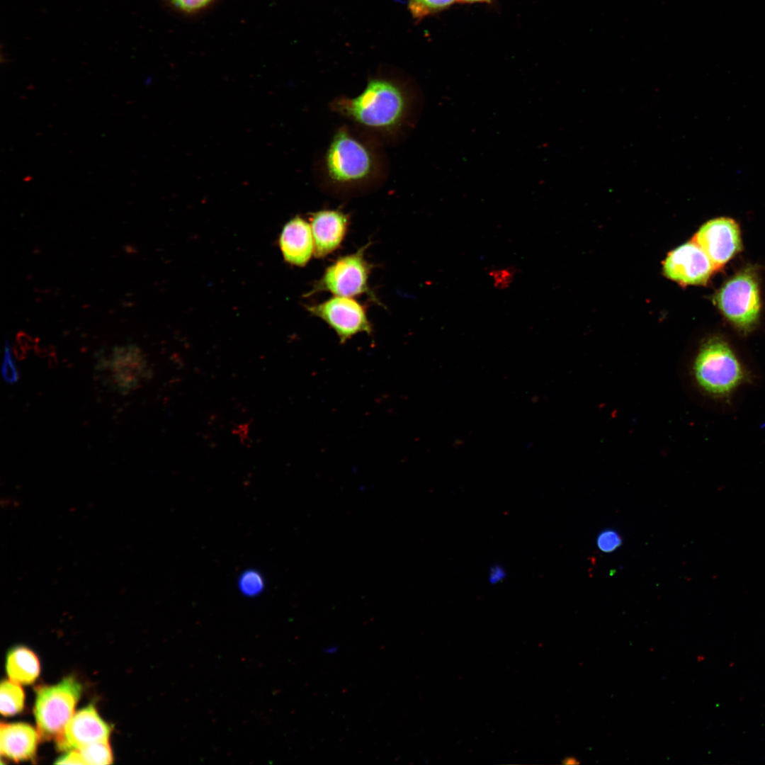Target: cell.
I'll list each match as a JSON object with an SVG mask.
<instances>
[{"mask_svg": "<svg viewBox=\"0 0 765 765\" xmlns=\"http://www.w3.org/2000/svg\"><path fill=\"white\" fill-rule=\"evenodd\" d=\"M424 104L422 91L407 75L380 71L356 96H336L334 113L370 134L385 146L402 142L414 130Z\"/></svg>", "mask_w": 765, "mask_h": 765, "instance_id": "6da1fadb", "label": "cell"}, {"mask_svg": "<svg viewBox=\"0 0 765 765\" xmlns=\"http://www.w3.org/2000/svg\"><path fill=\"white\" fill-rule=\"evenodd\" d=\"M388 174L385 145L351 123L335 130L313 167L319 188L341 198L378 190L386 181Z\"/></svg>", "mask_w": 765, "mask_h": 765, "instance_id": "7a4b0ae2", "label": "cell"}, {"mask_svg": "<svg viewBox=\"0 0 765 765\" xmlns=\"http://www.w3.org/2000/svg\"><path fill=\"white\" fill-rule=\"evenodd\" d=\"M691 368L698 390L722 404H730L737 392L754 380L747 364L718 336L709 338L701 344Z\"/></svg>", "mask_w": 765, "mask_h": 765, "instance_id": "3957f363", "label": "cell"}, {"mask_svg": "<svg viewBox=\"0 0 765 765\" xmlns=\"http://www.w3.org/2000/svg\"><path fill=\"white\" fill-rule=\"evenodd\" d=\"M367 246L335 260L325 269L322 277L305 296L319 292H329L334 296L348 298L366 294L380 305L368 285L373 265L365 258L364 252Z\"/></svg>", "mask_w": 765, "mask_h": 765, "instance_id": "277c9868", "label": "cell"}, {"mask_svg": "<svg viewBox=\"0 0 765 765\" xmlns=\"http://www.w3.org/2000/svg\"><path fill=\"white\" fill-rule=\"evenodd\" d=\"M81 686L73 677L38 690L34 709L38 732L43 740L57 737L73 716Z\"/></svg>", "mask_w": 765, "mask_h": 765, "instance_id": "5b68a950", "label": "cell"}, {"mask_svg": "<svg viewBox=\"0 0 765 765\" xmlns=\"http://www.w3.org/2000/svg\"><path fill=\"white\" fill-rule=\"evenodd\" d=\"M714 302L737 328L748 332L757 322L760 311L759 286L753 271H741L719 290Z\"/></svg>", "mask_w": 765, "mask_h": 765, "instance_id": "8992f818", "label": "cell"}, {"mask_svg": "<svg viewBox=\"0 0 765 765\" xmlns=\"http://www.w3.org/2000/svg\"><path fill=\"white\" fill-rule=\"evenodd\" d=\"M306 309L327 324L342 344L358 333H372L365 307L352 298L334 296L321 303L307 305Z\"/></svg>", "mask_w": 765, "mask_h": 765, "instance_id": "52a82bcc", "label": "cell"}, {"mask_svg": "<svg viewBox=\"0 0 765 765\" xmlns=\"http://www.w3.org/2000/svg\"><path fill=\"white\" fill-rule=\"evenodd\" d=\"M97 369H108L113 387L126 395L151 378L152 370L142 350L135 344L116 346L109 358H101Z\"/></svg>", "mask_w": 765, "mask_h": 765, "instance_id": "ba28073f", "label": "cell"}, {"mask_svg": "<svg viewBox=\"0 0 765 765\" xmlns=\"http://www.w3.org/2000/svg\"><path fill=\"white\" fill-rule=\"evenodd\" d=\"M693 241L704 251L717 270L742 248L739 226L729 217H718L706 222Z\"/></svg>", "mask_w": 765, "mask_h": 765, "instance_id": "9c48e42d", "label": "cell"}, {"mask_svg": "<svg viewBox=\"0 0 765 765\" xmlns=\"http://www.w3.org/2000/svg\"><path fill=\"white\" fill-rule=\"evenodd\" d=\"M663 270L669 278L685 285L705 284L718 271L693 240L671 251L664 262Z\"/></svg>", "mask_w": 765, "mask_h": 765, "instance_id": "30bf717a", "label": "cell"}, {"mask_svg": "<svg viewBox=\"0 0 765 765\" xmlns=\"http://www.w3.org/2000/svg\"><path fill=\"white\" fill-rule=\"evenodd\" d=\"M110 732L109 725L89 705L71 718L56 737L57 746L61 751L79 749L91 743L108 741Z\"/></svg>", "mask_w": 765, "mask_h": 765, "instance_id": "8fae6325", "label": "cell"}, {"mask_svg": "<svg viewBox=\"0 0 765 765\" xmlns=\"http://www.w3.org/2000/svg\"><path fill=\"white\" fill-rule=\"evenodd\" d=\"M310 224L314 239V255L324 258L342 243L348 227V216L340 210H321L312 212Z\"/></svg>", "mask_w": 765, "mask_h": 765, "instance_id": "7c38bea8", "label": "cell"}, {"mask_svg": "<svg viewBox=\"0 0 765 765\" xmlns=\"http://www.w3.org/2000/svg\"><path fill=\"white\" fill-rule=\"evenodd\" d=\"M278 244L285 261L292 266H306L314 251L310 222L300 215L290 219L280 232Z\"/></svg>", "mask_w": 765, "mask_h": 765, "instance_id": "4fadbf2b", "label": "cell"}, {"mask_svg": "<svg viewBox=\"0 0 765 765\" xmlns=\"http://www.w3.org/2000/svg\"><path fill=\"white\" fill-rule=\"evenodd\" d=\"M40 735L30 725L23 723H1V754L16 761L32 758Z\"/></svg>", "mask_w": 765, "mask_h": 765, "instance_id": "5bb4252c", "label": "cell"}, {"mask_svg": "<svg viewBox=\"0 0 765 765\" xmlns=\"http://www.w3.org/2000/svg\"><path fill=\"white\" fill-rule=\"evenodd\" d=\"M6 672L11 681L30 684L39 675V661L31 650L23 647H15L7 655Z\"/></svg>", "mask_w": 765, "mask_h": 765, "instance_id": "9a60e30c", "label": "cell"}, {"mask_svg": "<svg viewBox=\"0 0 765 765\" xmlns=\"http://www.w3.org/2000/svg\"><path fill=\"white\" fill-rule=\"evenodd\" d=\"M0 697V710L4 715H14L23 708L24 693L17 683L3 681L1 684Z\"/></svg>", "mask_w": 765, "mask_h": 765, "instance_id": "2e32d148", "label": "cell"}, {"mask_svg": "<svg viewBox=\"0 0 765 765\" xmlns=\"http://www.w3.org/2000/svg\"><path fill=\"white\" fill-rule=\"evenodd\" d=\"M84 764L104 765L113 761L112 752L108 741L89 744L78 749Z\"/></svg>", "mask_w": 765, "mask_h": 765, "instance_id": "e0dca14e", "label": "cell"}, {"mask_svg": "<svg viewBox=\"0 0 765 765\" xmlns=\"http://www.w3.org/2000/svg\"><path fill=\"white\" fill-rule=\"evenodd\" d=\"M457 0H407L409 13L420 21L447 9Z\"/></svg>", "mask_w": 765, "mask_h": 765, "instance_id": "ac0fdd59", "label": "cell"}, {"mask_svg": "<svg viewBox=\"0 0 765 765\" xmlns=\"http://www.w3.org/2000/svg\"><path fill=\"white\" fill-rule=\"evenodd\" d=\"M238 586L244 596H256L264 590V581L259 572L250 570L241 574L238 581Z\"/></svg>", "mask_w": 765, "mask_h": 765, "instance_id": "d6986e66", "label": "cell"}, {"mask_svg": "<svg viewBox=\"0 0 765 765\" xmlns=\"http://www.w3.org/2000/svg\"><path fill=\"white\" fill-rule=\"evenodd\" d=\"M1 374L4 380L9 384L16 383L19 379L18 368L8 341H5L4 345Z\"/></svg>", "mask_w": 765, "mask_h": 765, "instance_id": "ffe728a7", "label": "cell"}, {"mask_svg": "<svg viewBox=\"0 0 765 765\" xmlns=\"http://www.w3.org/2000/svg\"><path fill=\"white\" fill-rule=\"evenodd\" d=\"M622 542L621 536L613 529H606L601 531L596 539L597 547L604 552H611L616 550L621 545Z\"/></svg>", "mask_w": 765, "mask_h": 765, "instance_id": "44dd1931", "label": "cell"}, {"mask_svg": "<svg viewBox=\"0 0 765 765\" xmlns=\"http://www.w3.org/2000/svg\"><path fill=\"white\" fill-rule=\"evenodd\" d=\"M516 269L514 266L492 269L489 274L493 279L494 286L498 289L509 288L514 279Z\"/></svg>", "mask_w": 765, "mask_h": 765, "instance_id": "7402d4cb", "label": "cell"}, {"mask_svg": "<svg viewBox=\"0 0 765 765\" xmlns=\"http://www.w3.org/2000/svg\"><path fill=\"white\" fill-rule=\"evenodd\" d=\"M177 10L186 13H194L210 6L215 0H168Z\"/></svg>", "mask_w": 765, "mask_h": 765, "instance_id": "603a6c76", "label": "cell"}, {"mask_svg": "<svg viewBox=\"0 0 765 765\" xmlns=\"http://www.w3.org/2000/svg\"><path fill=\"white\" fill-rule=\"evenodd\" d=\"M507 572L506 568L500 564H493L489 567L487 573V579L492 585L499 584L506 578Z\"/></svg>", "mask_w": 765, "mask_h": 765, "instance_id": "cb8c5ba5", "label": "cell"}, {"mask_svg": "<svg viewBox=\"0 0 765 765\" xmlns=\"http://www.w3.org/2000/svg\"><path fill=\"white\" fill-rule=\"evenodd\" d=\"M57 764H84L78 749L71 750L55 762Z\"/></svg>", "mask_w": 765, "mask_h": 765, "instance_id": "d4e9b609", "label": "cell"}, {"mask_svg": "<svg viewBox=\"0 0 765 765\" xmlns=\"http://www.w3.org/2000/svg\"><path fill=\"white\" fill-rule=\"evenodd\" d=\"M18 343L24 349H30L35 346L34 342L26 334L18 335Z\"/></svg>", "mask_w": 765, "mask_h": 765, "instance_id": "484cf974", "label": "cell"}, {"mask_svg": "<svg viewBox=\"0 0 765 765\" xmlns=\"http://www.w3.org/2000/svg\"><path fill=\"white\" fill-rule=\"evenodd\" d=\"M339 651V647L336 645H329L322 649V652L327 655H334Z\"/></svg>", "mask_w": 765, "mask_h": 765, "instance_id": "4316f807", "label": "cell"}, {"mask_svg": "<svg viewBox=\"0 0 765 765\" xmlns=\"http://www.w3.org/2000/svg\"><path fill=\"white\" fill-rule=\"evenodd\" d=\"M13 353L16 358L18 360H23L26 357V351L21 346L17 345L16 346H15L13 348Z\"/></svg>", "mask_w": 765, "mask_h": 765, "instance_id": "83f0119b", "label": "cell"}, {"mask_svg": "<svg viewBox=\"0 0 765 765\" xmlns=\"http://www.w3.org/2000/svg\"><path fill=\"white\" fill-rule=\"evenodd\" d=\"M48 365L50 368H53L57 365V358L54 353L49 356Z\"/></svg>", "mask_w": 765, "mask_h": 765, "instance_id": "f1b7e54d", "label": "cell"}, {"mask_svg": "<svg viewBox=\"0 0 765 765\" xmlns=\"http://www.w3.org/2000/svg\"><path fill=\"white\" fill-rule=\"evenodd\" d=\"M457 1H459V2H461V3H465V4H473V3H489V2L492 1V0H457Z\"/></svg>", "mask_w": 765, "mask_h": 765, "instance_id": "f546056e", "label": "cell"}, {"mask_svg": "<svg viewBox=\"0 0 765 765\" xmlns=\"http://www.w3.org/2000/svg\"><path fill=\"white\" fill-rule=\"evenodd\" d=\"M577 763H578L577 760H576L573 757L567 758L566 759H565V764H576Z\"/></svg>", "mask_w": 765, "mask_h": 765, "instance_id": "4dcf8cb0", "label": "cell"}]
</instances>
